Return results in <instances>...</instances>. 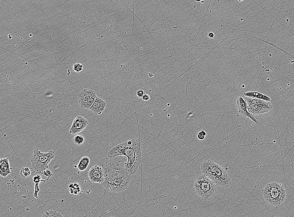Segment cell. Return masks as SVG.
<instances>
[{
	"instance_id": "1",
	"label": "cell",
	"mask_w": 294,
	"mask_h": 217,
	"mask_svg": "<svg viewBox=\"0 0 294 217\" xmlns=\"http://www.w3.org/2000/svg\"><path fill=\"white\" fill-rule=\"evenodd\" d=\"M101 166L103 168L105 177L101 184L107 191L117 193L128 188L131 179V175L125 168L120 167L119 162L113 160L106 161Z\"/></svg>"
},
{
	"instance_id": "2",
	"label": "cell",
	"mask_w": 294,
	"mask_h": 217,
	"mask_svg": "<svg viewBox=\"0 0 294 217\" xmlns=\"http://www.w3.org/2000/svg\"><path fill=\"white\" fill-rule=\"evenodd\" d=\"M202 173L217 185L228 187L231 184L230 175L219 164L211 160H205L200 165Z\"/></svg>"
},
{
	"instance_id": "3",
	"label": "cell",
	"mask_w": 294,
	"mask_h": 217,
	"mask_svg": "<svg viewBox=\"0 0 294 217\" xmlns=\"http://www.w3.org/2000/svg\"><path fill=\"white\" fill-rule=\"evenodd\" d=\"M263 198L269 205L280 207L286 199L285 188L281 184L271 182L267 184L261 191Z\"/></svg>"
},
{
	"instance_id": "4",
	"label": "cell",
	"mask_w": 294,
	"mask_h": 217,
	"mask_svg": "<svg viewBox=\"0 0 294 217\" xmlns=\"http://www.w3.org/2000/svg\"><path fill=\"white\" fill-rule=\"evenodd\" d=\"M128 142V148L124 155L128 160L125 163V169L129 173L133 175L141 163V143L138 138L129 140Z\"/></svg>"
},
{
	"instance_id": "5",
	"label": "cell",
	"mask_w": 294,
	"mask_h": 217,
	"mask_svg": "<svg viewBox=\"0 0 294 217\" xmlns=\"http://www.w3.org/2000/svg\"><path fill=\"white\" fill-rule=\"evenodd\" d=\"M216 186L213 181L203 174L198 175L194 183L196 193L205 200H209L214 196L216 193Z\"/></svg>"
},
{
	"instance_id": "6",
	"label": "cell",
	"mask_w": 294,
	"mask_h": 217,
	"mask_svg": "<svg viewBox=\"0 0 294 217\" xmlns=\"http://www.w3.org/2000/svg\"><path fill=\"white\" fill-rule=\"evenodd\" d=\"M54 158V152L53 151L44 153L41 152L38 149H34L31 159V163L35 172L39 175H43L44 170L48 169L49 163Z\"/></svg>"
},
{
	"instance_id": "7",
	"label": "cell",
	"mask_w": 294,
	"mask_h": 217,
	"mask_svg": "<svg viewBox=\"0 0 294 217\" xmlns=\"http://www.w3.org/2000/svg\"><path fill=\"white\" fill-rule=\"evenodd\" d=\"M244 99L247 102L248 111L255 116L268 112L273 108L271 102L247 97H245Z\"/></svg>"
},
{
	"instance_id": "8",
	"label": "cell",
	"mask_w": 294,
	"mask_h": 217,
	"mask_svg": "<svg viewBox=\"0 0 294 217\" xmlns=\"http://www.w3.org/2000/svg\"><path fill=\"white\" fill-rule=\"evenodd\" d=\"M97 97L96 92L92 89L83 90L78 95L80 107L82 109H90Z\"/></svg>"
},
{
	"instance_id": "9",
	"label": "cell",
	"mask_w": 294,
	"mask_h": 217,
	"mask_svg": "<svg viewBox=\"0 0 294 217\" xmlns=\"http://www.w3.org/2000/svg\"><path fill=\"white\" fill-rule=\"evenodd\" d=\"M236 105L237 110L240 114L244 117L249 118L256 124L259 123V120L257 118L248 111L247 102L242 96H240L237 99Z\"/></svg>"
},
{
	"instance_id": "10",
	"label": "cell",
	"mask_w": 294,
	"mask_h": 217,
	"mask_svg": "<svg viewBox=\"0 0 294 217\" xmlns=\"http://www.w3.org/2000/svg\"><path fill=\"white\" fill-rule=\"evenodd\" d=\"M88 176L91 182L93 183L101 184L103 182L105 177L102 166L97 165L93 166L88 172Z\"/></svg>"
},
{
	"instance_id": "11",
	"label": "cell",
	"mask_w": 294,
	"mask_h": 217,
	"mask_svg": "<svg viewBox=\"0 0 294 217\" xmlns=\"http://www.w3.org/2000/svg\"><path fill=\"white\" fill-rule=\"evenodd\" d=\"M89 122L84 116L78 115L73 120L72 126L69 129L70 134L76 135L84 130L88 125Z\"/></svg>"
},
{
	"instance_id": "12",
	"label": "cell",
	"mask_w": 294,
	"mask_h": 217,
	"mask_svg": "<svg viewBox=\"0 0 294 217\" xmlns=\"http://www.w3.org/2000/svg\"><path fill=\"white\" fill-rule=\"evenodd\" d=\"M107 103L103 99L97 97L90 110L95 115H100L103 113L106 108Z\"/></svg>"
},
{
	"instance_id": "13",
	"label": "cell",
	"mask_w": 294,
	"mask_h": 217,
	"mask_svg": "<svg viewBox=\"0 0 294 217\" xmlns=\"http://www.w3.org/2000/svg\"><path fill=\"white\" fill-rule=\"evenodd\" d=\"M11 173L10 163L8 158H3L0 160V175L2 177H6Z\"/></svg>"
},
{
	"instance_id": "14",
	"label": "cell",
	"mask_w": 294,
	"mask_h": 217,
	"mask_svg": "<svg viewBox=\"0 0 294 217\" xmlns=\"http://www.w3.org/2000/svg\"><path fill=\"white\" fill-rule=\"evenodd\" d=\"M245 97L255 98L264 100L265 101L271 102V98L268 96H266L263 94L257 91H248L244 93Z\"/></svg>"
},
{
	"instance_id": "15",
	"label": "cell",
	"mask_w": 294,
	"mask_h": 217,
	"mask_svg": "<svg viewBox=\"0 0 294 217\" xmlns=\"http://www.w3.org/2000/svg\"><path fill=\"white\" fill-rule=\"evenodd\" d=\"M90 159L87 156L84 157L80 159L77 167L80 171H85L90 163Z\"/></svg>"
},
{
	"instance_id": "16",
	"label": "cell",
	"mask_w": 294,
	"mask_h": 217,
	"mask_svg": "<svg viewBox=\"0 0 294 217\" xmlns=\"http://www.w3.org/2000/svg\"><path fill=\"white\" fill-rule=\"evenodd\" d=\"M20 174L21 177L23 178L26 179L29 177L31 175L32 172L29 168L28 167H23L21 169Z\"/></svg>"
},
{
	"instance_id": "17",
	"label": "cell",
	"mask_w": 294,
	"mask_h": 217,
	"mask_svg": "<svg viewBox=\"0 0 294 217\" xmlns=\"http://www.w3.org/2000/svg\"><path fill=\"white\" fill-rule=\"evenodd\" d=\"M63 216L61 215L60 213L57 212V211L50 210L49 211H45L41 217H63Z\"/></svg>"
},
{
	"instance_id": "18",
	"label": "cell",
	"mask_w": 294,
	"mask_h": 217,
	"mask_svg": "<svg viewBox=\"0 0 294 217\" xmlns=\"http://www.w3.org/2000/svg\"><path fill=\"white\" fill-rule=\"evenodd\" d=\"M72 69H73V70L74 72H77V73H79L82 71L83 69V65L79 62H77V63L75 64L73 66Z\"/></svg>"
},
{
	"instance_id": "19",
	"label": "cell",
	"mask_w": 294,
	"mask_h": 217,
	"mask_svg": "<svg viewBox=\"0 0 294 217\" xmlns=\"http://www.w3.org/2000/svg\"><path fill=\"white\" fill-rule=\"evenodd\" d=\"M84 141V138L83 136L77 135L74 138V142L76 144H81Z\"/></svg>"
},
{
	"instance_id": "20",
	"label": "cell",
	"mask_w": 294,
	"mask_h": 217,
	"mask_svg": "<svg viewBox=\"0 0 294 217\" xmlns=\"http://www.w3.org/2000/svg\"><path fill=\"white\" fill-rule=\"evenodd\" d=\"M206 136H207V133L205 131L203 130H201L200 131H199L197 133V139L200 141L203 140L205 138Z\"/></svg>"
},
{
	"instance_id": "21",
	"label": "cell",
	"mask_w": 294,
	"mask_h": 217,
	"mask_svg": "<svg viewBox=\"0 0 294 217\" xmlns=\"http://www.w3.org/2000/svg\"><path fill=\"white\" fill-rule=\"evenodd\" d=\"M33 182L34 183H39L41 182H46V181L48 179H45V180H42L41 179V177L40 175L39 174H37V175L34 176L33 177Z\"/></svg>"
},
{
	"instance_id": "22",
	"label": "cell",
	"mask_w": 294,
	"mask_h": 217,
	"mask_svg": "<svg viewBox=\"0 0 294 217\" xmlns=\"http://www.w3.org/2000/svg\"><path fill=\"white\" fill-rule=\"evenodd\" d=\"M39 183H36L35 184V186H34V197L36 198V199H38L39 198L38 197V193L40 191V188L39 187Z\"/></svg>"
},
{
	"instance_id": "23",
	"label": "cell",
	"mask_w": 294,
	"mask_h": 217,
	"mask_svg": "<svg viewBox=\"0 0 294 217\" xmlns=\"http://www.w3.org/2000/svg\"><path fill=\"white\" fill-rule=\"evenodd\" d=\"M43 175L48 177L47 179H48L53 174L52 173L51 171L48 170V169H46V170H44Z\"/></svg>"
},
{
	"instance_id": "24",
	"label": "cell",
	"mask_w": 294,
	"mask_h": 217,
	"mask_svg": "<svg viewBox=\"0 0 294 217\" xmlns=\"http://www.w3.org/2000/svg\"><path fill=\"white\" fill-rule=\"evenodd\" d=\"M144 94H145V93H144V91L142 89L138 90V91H137V93H136V95H137V97H138V98H142V97H143V96Z\"/></svg>"
},
{
	"instance_id": "25",
	"label": "cell",
	"mask_w": 294,
	"mask_h": 217,
	"mask_svg": "<svg viewBox=\"0 0 294 217\" xmlns=\"http://www.w3.org/2000/svg\"><path fill=\"white\" fill-rule=\"evenodd\" d=\"M142 100L144 101H148L150 100V96L148 94H144L143 96L142 97Z\"/></svg>"
},
{
	"instance_id": "26",
	"label": "cell",
	"mask_w": 294,
	"mask_h": 217,
	"mask_svg": "<svg viewBox=\"0 0 294 217\" xmlns=\"http://www.w3.org/2000/svg\"><path fill=\"white\" fill-rule=\"evenodd\" d=\"M207 37H208V38H211V39H214L215 38V34L212 32H209L208 33Z\"/></svg>"
},
{
	"instance_id": "27",
	"label": "cell",
	"mask_w": 294,
	"mask_h": 217,
	"mask_svg": "<svg viewBox=\"0 0 294 217\" xmlns=\"http://www.w3.org/2000/svg\"><path fill=\"white\" fill-rule=\"evenodd\" d=\"M202 0H195L196 2H200Z\"/></svg>"
},
{
	"instance_id": "28",
	"label": "cell",
	"mask_w": 294,
	"mask_h": 217,
	"mask_svg": "<svg viewBox=\"0 0 294 217\" xmlns=\"http://www.w3.org/2000/svg\"><path fill=\"white\" fill-rule=\"evenodd\" d=\"M244 1V0H238V1H240V2H241V1Z\"/></svg>"
}]
</instances>
